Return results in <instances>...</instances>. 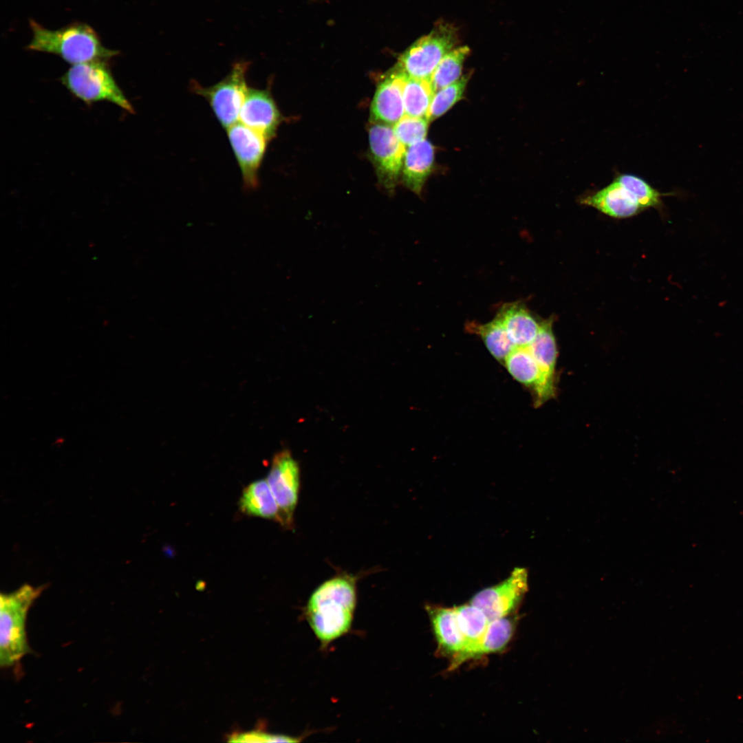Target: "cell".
<instances>
[{"mask_svg":"<svg viewBox=\"0 0 743 743\" xmlns=\"http://www.w3.org/2000/svg\"><path fill=\"white\" fill-rule=\"evenodd\" d=\"M357 577L342 574L321 583L310 595L305 617L326 648L351 629L356 605Z\"/></svg>","mask_w":743,"mask_h":743,"instance_id":"cell-1","label":"cell"},{"mask_svg":"<svg viewBox=\"0 0 743 743\" xmlns=\"http://www.w3.org/2000/svg\"><path fill=\"white\" fill-rule=\"evenodd\" d=\"M32 32L28 50L59 56L74 65L95 61H109L118 51L105 47L97 32L89 25L75 22L60 29L48 30L34 20L30 21Z\"/></svg>","mask_w":743,"mask_h":743,"instance_id":"cell-2","label":"cell"},{"mask_svg":"<svg viewBox=\"0 0 743 743\" xmlns=\"http://www.w3.org/2000/svg\"><path fill=\"white\" fill-rule=\"evenodd\" d=\"M42 587L24 584L0 596V665L10 667L30 651L27 634L28 611L39 597Z\"/></svg>","mask_w":743,"mask_h":743,"instance_id":"cell-3","label":"cell"},{"mask_svg":"<svg viewBox=\"0 0 743 743\" xmlns=\"http://www.w3.org/2000/svg\"><path fill=\"white\" fill-rule=\"evenodd\" d=\"M62 84L87 105L107 101L129 113L134 109L116 82L108 61H95L72 65L61 76Z\"/></svg>","mask_w":743,"mask_h":743,"instance_id":"cell-4","label":"cell"},{"mask_svg":"<svg viewBox=\"0 0 743 743\" xmlns=\"http://www.w3.org/2000/svg\"><path fill=\"white\" fill-rule=\"evenodd\" d=\"M456 40L455 28L440 23L409 46L395 68L409 78L430 80L443 57L453 49Z\"/></svg>","mask_w":743,"mask_h":743,"instance_id":"cell-5","label":"cell"},{"mask_svg":"<svg viewBox=\"0 0 743 743\" xmlns=\"http://www.w3.org/2000/svg\"><path fill=\"white\" fill-rule=\"evenodd\" d=\"M249 62H235L229 74L217 83L202 87L191 83L193 91L206 99L221 125L228 129L239 120L248 86L246 74Z\"/></svg>","mask_w":743,"mask_h":743,"instance_id":"cell-6","label":"cell"},{"mask_svg":"<svg viewBox=\"0 0 743 743\" xmlns=\"http://www.w3.org/2000/svg\"><path fill=\"white\" fill-rule=\"evenodd\" d=\"M370 152L380 184L391 194L401 173L406 147L390 125L376 123L369 131Z\"/></svg>","mask_w":743,"mask_h":743,"instance_id":"cell-7","label":"cell"},{"mask_svg":"<svg viewBox=\"0 0 743 743\" xmlns=\"http://www.w3.org/2000/svg\"><path fill=\"white\" fill-rule=\"evenodd\" d=\"M266 480L280 510L281 525L292 528L299 498L300 471L290 452L285 450L274 456Z\"/></svg>","mask_w":743,"mask_h":743,"instance_id":"cell-8","label":"cell"},{"mask_svg":"<svg viewBox=\"0 0 743 743\" xmlns=\"http://www.w3.org/2000/svg\"><path fill=\"white\" fill-rule=\"evenodd\" d=\"M528 575L526 568H515L502 582L475 594L470 603L480 608L490 621L508 616L528 590Z\"/></svg>","mask_w":743,"mask_h":743,"instance_id":"cell-9","label":"cell"},{"mask_svg":"<svg viewBox=\"0 0 743 743\" xmlns=\"http://www.w3.org/2000/svg\"><path fill=\"white\" fill-rule=\"evenodd\" d=\"M227 130L228 138L240 168L244 187L252 191L259 186L258 172L266 148V138L241 122Z\"/></svg>","mask_w":743,"mask_h":743,"instance_id":"cell-10","label":"cell"},{"mask_svg":"<svg viewBox=\"0 0 743 743\" xmlns=\"http://www.w3.org/2000/svg\"><path fill=\"white\" fill-rule=\"evenodd\" d=\"M504 365L513 378L533 393L535 407L555 396L556 383L543 373L528 346L515 347Z\"/></svg>","mask_w":743,"mask_h":743,"instance_id":"cell-11","label":"cell"},{"mask_svg":"<svg viewBox=\"0 0 743 743\" xmlns=\"http://www.w3.org/2000/svg\"><path fill=\"white\" fill-rule=\"evenodd\" d=\"M239 120L268 140L274 135L281 114L268 89L248 87Z\"/></svg>","mask_w":743,"mask_h":743,"instance_id":"cell-12","label":"cell"},{"mask_svg":"<svg viewBox=\"0 0 743 743\" xmlns=\"http://www.w3.org/2000/svg\"><path fill=\"white\" fill-rule=\"evenodd\" d=\"M406 75L394 67L379 83L372 105L374 122L394 125L405 115L403 87Z\"/></svg>","mask_w":743,"mask_h":743,"instance_id":"cell-13","label":"cell"},{"mask_svg":"<svg viewBox=\"0 0 743 743\" xmlns=\"http://www.w3.org/2000/svg\"><path fill=\"white\" fill-rule=\"evenodd\" d=\"M580 202L615 218L632 217L643 210L635 197L615 179L602 189L581 197Z\"/></svg>","mask_w":743,"mask_h":743,"instance_id":"cell-14","label":"cell"},{"mask_svg":"<svg viewBox=\"0 0 743 743\" xmlns=\"http://www.w3.org/2000/svg\"><path fill=\"white\" fill-rule=\"evenodd\" d=\"M515 347L529 345L537 337L542 321L537 320L524 303L519 301L504 304L497 314Z\"/></svg>","mask_w":743,"mask_h":743,"instance_id":"cell-15","label":"cell"},{"mask_svg":"<svg viewBox=\"0 0 743 743\" xmlns=\"http://www.w3.org/2000/svg\"><path fill=\"white\" fill-rule=\"evenodd\" d=\"M434 147L424 139L406 148L401 175L404 184L420 194L434 164Z\"/></svg>","mask_w":743,"mask_h":743,"instance_id":"cell-16","label":"cell"},{"mask_svg":"<svg viewBox=\"0 0 743 743\" xmlns=\"http://www.w3.org/2000/svg\"><path fill=\"white\" fill-rule=\"evenodd\" d=\"M426 610L439 651L452 658L460 654L464 648L465 641L457 621L455 608L427 605Z\"/></svg>","mask_w":743,"mask_h":743,"instance_id":"cell-17","label":"cell"},{"mask_svg":"<svg viewBox=\"0 0 743 743\" xmlns=\"http://www.w3.org/2000/svg\"><path fill=\"white\" fill-rule=\"evenodd\" d=\"M515 621L510 616L491 621L480 641L469 652L453 658L449 670H453L464 662L504 649L513 634Z\"/></svg>","mask_w":743,"mask_h":743,"instance_id":"cell-18","label":"cell"},{"mask_svg":"<svg viewBox=\"0 0 743 743\" xmlns=\"http://www.w3.org/2000/svg\"><path fill=\"white\" fill-rule=\"evenodd\" d=\"M239 507L241 513L246 515L281 524L279 506L265 479L255 480L243 490Z\"/></svg>","mask_w":743,"mask_h":743,"instance_id":"cell-19","label":"cell"},{"mask_svg":"<svg viewBox=\"0 0 743 743\" xmlns=\"http://www.w3.org/2000/svg\"><path fill=\"white\" fill-rule=\"evenodd\" d=\"M466 330L479 336L491 355L502 365L515 347L497 315L492 321L484 324L475 321L469 322L466 325Z\"/></svg>","mask_w":743,"mask_h":743,"instance_id":"cell-20","label":"cell"},{"mask_svg":"<svg viewBox=\"0 0 743 743\" xmlns=\"http://www.w3.org/2000/svg\"><path fill=\"white\" fill-rule=\"evenodd\" d=\"M552 323V319L543 320L537 337L528 347L543 373L556 383L555 369L558 352Z\"/></svg>","mask_w":743,"mask_h":743,"instance_id":"cell-21","label":"cell"},{"mask_svg":"<svg viewBox=\"0 0 743 743\" xmlns=\"http://www.w3.org/2000/svg\"><path fill=\"white\" fill-rule=\"evenodd\" d=\"M454 608L460 629L464 638L465 646L464 649L453 658L473 648L482 638L490 623L486 614L471 603Z\"/></svg>","mask_w":743,"mask_h":743,"instance_id":"cell-22","label":"cell"},{"mask_svg":"<svg viewBox=\"0 0 743 743\" xmlns=\"http://www.w3.org/2000/svg\"><path fill=\"white\" fill-rule=\"evenodd\" d=\"M434 93L430 80L416 79L406 76L403 87L405 115L426 117Z\"/></svg>","mask_w":743,"mask_h":743,"instance_id":"cell-23","label":"cell"},{"mask_svg":"<svg viewBox=\"0 0 743 743\" xmlns=\"http://www.w3.org/2000/svg\"><path fill=\"white\" fill-rule=\"evenodd\" d=\"M469 52L467 46H461L453 49L443 57L430 78L435 92L462 77L463 63Z\"/></svg>","mask_w":743,"mask_h":743,"instance_id":"cell-24","label":"cell"},{"mask_svg":"<svg viewBox=\"0 0 743 743\" xmlns=\"http://www.w3.org/2000/svg\"><path fill=\"white\" fill-rule=\"evenodd\" d=\"M614 179L635 197L643 209L649 207L660 208L663 206L662 196L676 193H661L650 186L645 180L633 174H619Z\"/></svg>","mask_w":743,"mask_h":743,"instance_id":"cell-25","label":"cell"},{"mask_svg":"<svg viewBox=\"0 0 743 743\" xmlns=\"http://www.w3.org/2000/svg\"><path fill=\"white\" fill-rule=\"evenodd\" d=\"M467 76H462L455 83L434 93L426 118L430 122L442 116L462 97L466 84Z\"/></svg>","mask_w":743,"mask_h":743,"instance_id":"cell-26","label":"cell"},{"mask_svg":"<svg viewBox=\"0 0 743 743\" xmlns=\"http://www.w3.org/2000/svg\"><path fill=\"white\" fill-rule=\"evenodd\" d=\"M429 121L426 117L417 118L405 115L394 125L399 141L407 148L425 139Z\"/></svg>","mask_w":743,"mask_h":743,"instance_id":"cell-27","label":"cell"},{"mask_svg":"<svg viewBox=\"0 0 743 743\" xmlns=\"http://www.w3.org/2000/svg\"><path fill=\"white\" fill-rule=\"evenodd\" d=\"M302 737H292L285 735L270 734L259 731H252L232 735L228 741L233 742H301Z\"/></svg>","mask_w":743,"mask_h":743,"instance_id":"cell-28","label":"cell"}]
</instances>
